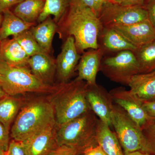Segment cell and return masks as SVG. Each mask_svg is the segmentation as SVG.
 Here are the masks:
<instances>
[{
	"mask_svg": "<svg viewBox=\"0 0 155 155\" xmlns=\"http://www.w3.org/2000/svg\"><path fill=\"white\" fill-rule=\"evenodd\" d=\"M78 155H81V154Z\"/></svg>",
	"mask_w": 155,
	"mask_h": 155,
	"instance_id": "cell-44",
	"label": "cell"
},
{
	"mask_svg": "<svg viewBox=\"0 0 155 155\" xmlns=\"http://www.w3.org/2000/svg\"><path fill=\"white\" fill-rule=\"evenodd\" d=\"M24 0H0V14L7 10H10L11 7L17 5Z\"/></svg>",
	"mask_w": 155,
	"mask_h": 155,
	"instance_id": "cell-32",
	"label": "cell"
},
{
	"mask_svg": "<svg viewBox=\"0 0 155 155\" xmlns=\"http://www.w3.org/2000/svg\"><path fill=\"white\" fill-rule=\"evenodd\" d=\"M125 155H150L148 153L141 151H136L127 153L125 154Z\"/></svg>",
	"mask_w": 155,
	"mask_h": 155,
	"instance_id": "cell-38",
	"label": "cell"
},
{
	"mask_svg": "<svg viewBox=\"0 0 155 155\" xmlns=\"http://www.w3.org/2000/svg\"><path fill=\"white\" fill-rule=\"evenodd\" d=\"M2 14V22L0 27V38L2 40L10 36H16L35 25V23L23 21L10 10L5 11Z\"/></svg>",
	"mask_w": 155,
	"mask_h": 155,
	"instance_id": "cell-21",
	"label": "cell"
},
{
	"mask_svg": "<svg viewBox=\"0 0 155 155\" xmlns=\"http://www.w3.org/2000/svg\"><path fill=\"white\" fill-rule=\"evenodd\" d=\"M97 139L98 144L107 155H125L115 132L100 119Z\"/></svg>",
	"mask_w": 155,
	"mask_h": 155,
	"instance_id": "cell-19",
	"label": "cell"
},
{
	"mask_svg": "<svg viewBox=\"0 0 155 155\" xmlns=\"http://www.w3.org/2000/svg\"><path fill=\"white\" fill-rule=\"evenodd\" d=\"M104 53L100 48L91 49L84 52L76 67L78 75L75 80L86 81L88 85L97 84V74L100 71L101 61Z\"/></svg>",
	"mask_w": 155,
	"mask_h": 155,
	"instance_id": "cell-13",
	"label": "cell"
},
{
	"mask_svg": "<svg viewBox=\"0 0 155 155\" xmlns=\"http://www.w3.org/2000/svg\"><path fill=\"white\" fill-rule=\"evenodd\" d=\"M70 4L87 7L92 9L95 13L94 0H70Z\"/></svg>",
	"mask_w": 155,
	"mask_h": 155,
	"instance_id": "cell-35",
	"label": "cell"
},
{
	"mask_svg": "<svg viewBox=\"0 0 155 155\" xmlns=\"http://www.w3.org/2000/svg\"><path fill=\"white\" fill-rule=\"evenodd\" d=\"M112 1L118 3V4H122L124 0H112Z\"/></svg>",
	"mask_w": 155,
	"mask_h": 155,
	"instance_id": "cell-41",
	"label": "cell"
},
{
	"mask_svg": "<svg viewBox=\"0 0 155 155\" xmlns=\"http://www.w3.org/2000/svg\"><path fill=\"white\" fill-rule=\"evenodd\" d=\"M45 0H24L14 8L13 13L25 22L35 23L41 14Z\"/></svg>",
	"mask_w": 155,
	"mask_h": 155,
	"instance_id": "cell-23",
	"label": "cell"
},
{
	"mask_svg": "<svg viewBox=\"0 0 155 155\" xmlns=\"http://www.w3.org/2000/svg\"><path fill=\"white\" fill-rule=\"evenodd\" d=\"M29 58L19 43L13 38L5 39L1 41L0 61L14 67H28Z\"/></svg>",
	"mask_w": 155,
	"mask_h": 155,
	"instance_id": "cell-18",
	"label": "cell"
},
{
	"mask_svg": "<svg viewBox=\"0 0 155 155\" xmlns=\"http://www.w3.org/2000/svg\"><path fill=\"white\" fill-rule=\"evenodd\" d=\"M146 0H124L121 5L127 6L144 7Z\"/></svg>",
	"mask_w": 155,
	"mask_h": 155,
	"instance_id": "cell-36",
	"label": "cell"
},
{
	"mask_svg": "<svg viewBox=\"0 0 155 155\" xmlns=\"http://www.w3.org/2000/svg\"><path fill=\"white\" fill-rule=\"evenodd\" d=\"M60 38L73 36L78 51L98 48V37L103 26L94 11L87 7L70 4L58 23Z\"/></svg>",
	"mask_w": 155,
	"mask_h": 155,
	"instance_id": "cell-1",
	"label": "cell"
},
{
	"mask_svg": "<svg viewBox=\"0 0 155 155\" xmlns=\"http://www.w3.org/2000/svg\"><path fill=\"white\" fill-rule=\"evenodd\" d=\"M130 92L143 102L155 100V70L134 75L128 83Z\"/></svg>",
	"mask_w": 155,
	"mask_h": 155,
	"instance_id": "cell-17",
	"label": "cell"
},
{
	"mask_svg": "<svg viewBox=\"0 0 155 155\" xmlns=\"http://www.w3.org/2000/svg\"><path fill=\"white\" fill-rule=\"evenodd\" d=\"M2 40L1 39V38H0V45H1V41H2Z\"/></svg>",
	"mask_w": 155,
	"mask_h": 155,
	"instance_id": "cell-43",
	"label": "cell"
},
{
	"mask_svg": "<svg viewBox=\"0 0 155 155\" xmlns=\"http://www.w3.org/2000/svg\"><path fill=\"white\" fill-rule=\"evenodd\" d=\"M58 25L51 16L29 29L38 45L45 51L51 52L53 38L58 30Z\"/></svg>",
	"mask_w": 155,
	"mask_h": 155,
	"instance_id": "cell-20",
	"label": "cell"
},
{
	"mask_svg": "<svg viewBox=\"0 0 155 155\" xmlns=\"http://www.w3.org/2000/svg\"><path fill=\"white\" fill-rule=\"evenodd\" d=\"M70 3V0H45L44 8L38 22L40 23L52 15L58 24L69 8Z\"/></svg>",
	"mask_w": 155,
	"mask_h": 155,
	"instance_id": "cell-25",
	"label": "cell"
},
{
	"mask_svg": "<svg viewBox=\"0 0 155 155\" xmlns=\"http://www.w3.org/2000/svg\"><path fill=\"white\" fill-rule=\"evenodd\" d=\"M109 27L118 31L137 48L155 40V29L149 19L131 25Z\"/></svg>",
	"mask_w": 155,
	"mask_h": 155,
	"instance_id": "cell-14",
	"label": "cell"
},
{
	"mask_svg": "<svg viewBox=\"0 0 155 155\" xmlns=\"http://www.w3.org/2000/svg\"><path fill=\"white\" fill-rule=\"evenodd\" d=\"M100 71L112 81L128 85L131 78L139 73V66L133 52L124 51L103 57Z\"/></svg>",
	"mask_w": 155,
	"mask_h": 155,
	"instance_id": "cell-7",
	"label": "cell"
},
{
	"mask_svg": "<svg viewBox=\"0 0 155 155\" xmlns=\"http://www.w3.org/2000/svg\"><path fill=\"white\" fill-rule=\"evenodd\" d=\"M143 109L148 116L152 119H155V100L151 101L143 102Z\"/></svg>",
	"mask_w": 155,
	"mask_h": 155,
	"instance_id": "cell-34",
	"label": "cell"
},
{
	"mask_svg": "<svg viewBox=\"0 0 155 155\" xmlns=\"http://www.w3.org/2000/svg\"><path fill=\"white\" fill-rule=\"evenodd\" d=\"M24 104L22 99L8 95L0 99V122L8 130Z\"/></svg>",
	"mask_w": 155,
	"mask_h": 155,
	"instance_id": "cell-22",
	"label": "cell"
},
{
	"mask_svg": "<svg viewBox=\"0 0 155 155\" xmlns=\"http://www.w3.org/2000/svg\"><path fill=\"white\" fill-rule=\"evenodd\" d=\"M8 95L4 90L3 89L2 84L0 83V99Z\"/></svg>",
	"mask_w": 155,
	"mask_h": 155,
	"instance_id": "cell-39",
	"label": "cell"
},
{
	"mask_svg": "<svg viewBox=\"0 0 155 155\" xmlns=\"http://www.w3.org/2000/svg\"><path fill=\"white\" fill-rule=\"evenodd\" d=\"M81 155H107L99 145L84 150Z\"/></svg>",
	"mask_w": 155,
	"mask_h": 155,
	"instance_id": "cell-33",
	"label": "cell"
},
{
	"mask_svg": "<svg viewBox=\"0 0 155 155\" xmlns=\"http://www.w3.org/2000/svg\"><path fill=\"white\" fill-rule=\"evenodd\" d=\"M0 83L6 94L11 96L28 92L51 94L58 86L44 83L31 73L28 67H14L2 61Z\"/></svg>",
	"mask_w": 155,
	"mask_h": 155,
	"instance_id": "cell-5",
	"label": "cell"
},
{
	"mask_svg": "<svg viewBox=\"0 0 155 155\" xmlns=\"http://www.w3.org/2000/svg\"><path fill=\"white\" fill-rule=\"evenodd\" d=\"M81 57L76 48L74 37H68L56 60L57 75L61 83L68 82L76 70Z\"/></svg>",
	"mask_w": 155,
	"mask_h": 155,
	"instance_id": "cell-10",
	"label": "cell"
},
{
	"mask_svg": "<svg viewBox=\"0 0 155 155\" xmlns=\"http://www.w3.org/2000/svg\"><path fill=\"white\" fill-rule=\"evenodd\" d=\"M6 154L7 155H28L23 142L14 139L10 141Z\"/></svg>",
	"mask_w": 155,
	"mask_h": 155,
	"instance_id": "cell-28",
	"label": "cell"
},
{
	"mask_svg": "<svg viewBox=\"0 0 155 155\" xmlns=\"http://www.w3.org/2000/svg\"><path fill=\"white\" fill-rule=\"evenodd\" d=\"M142 130L145 140L143 152L150 155H155V119H152Z\"/></svg>",
	"mask_w": 155,
	"mask_h": 155,
	"instance_id": "cell-27",
	"label": "cell"
},
{
	"mask_svg": "<svg viewBox=\"0 0 155 155\" xmlns=\"http://www.w3.org/2000/svg\"><path fill=\"white\" fill-rule=\"evenodd\" d=\"M87 98L92 110L99 119L110 127H112L111 112L114 103L109 92L97 84H88Z\"/></svg>",
	"mask_w": 155,
	"mask_h": 155,
	"instance_id": "cell-11",
	"label": "cell"
},
{
	"mask_svg": "<svg viewBox=\"0 0 155 155\" xmlns=\"http://www.w3.org/2000/svg\"><path fill=\"white\" fill-rule=\"evenodd\" d=\"M114 104L122 108L141 129L153 119L143 109V102L125 87H116L109 92Z\"/></svg>",
	"mask_w": 155,
	"mask_h": 155,
	"instance_id": "cell-9",
	"label": "cell"
},
{
	"mask_svg": "<svg viewBox=\"0 0 155 155\" xmlns=\"http://www.w3.org/2000/svg\"><path fill=\"white\" fill-rule=\"evenodd\" d=\"M98 45L104 54L124 51L134 52L137 48L118 31L111 27H102L98 37Z\"/></svg>",
	"mask_w": 155,
	"mask_h": 155,
	"instance_id": "cell-15",
	"label": "cell"
},
{
	"mask_svg": "<svg viewBox=\"0 0 155 155\" xmlns=\"http://www.w3.org/2000/svg\"><path fill=\"white\" fill-rule=\"evenodd\" d=\"M56 123L53 105L48 100H34L24 104L11 128L13 139L23 141Z\"/></svg>",
	"mask_w": 155,
	"mask_h": 155,
	"instance_id": "cell-3",
	"label": "cell"
},
{
	"mask_svg": "<svg viewBox=\"0 0 155 155\" xmlns=\"http://www.w3.org/2000/svg\"><path fill=\"white\" fill-rule=\"evenodd\" d=\"M0 155H7L6 151L2 149H0Z\"/></svg>",
	"mask_w": 155,
	"mask_h": 155,
	"instance_id": "cell-40",
	"label": "cell"
},
{
	"mask_svg": "<svg viewBox=\"0 0 155 155\" xmlns=\"http://www.w3.org/2000/svg\"><path fill=\"white\" fill-rule=\"evenodd\" d=\"M10 142V130L0 122V149L7 151Z\"/></svg>",
	"mask_w": 155,
	"mask_h": 155,
	"instance_id": "cell-30",
	"label": "cell"
},
{
	"mask_svg": "<svg viewBox=\"0 0 155 155\" xmlns=\"http://www.w3.org/2000/svg\"><path fill=\"white\" fill-rule=\"evenodd\" d=\"M144 7L147 12L149 20L155 29V0H146Z\"/></svg>",
	"mask_w": 155,
	"mask_h": 155,
	"instance_id": "cell-31",
	"label": "cell"
},
{
	"mask_svg": "<svg viewBox=\"0 0 155 155\" xmlns=\"http://www.w3.org/2000/svg\"><path fill=\"white\" fill-rule=\"evenodd\" d=\"M57 123L23 141L28 155H48L58 145Z\"/></svg>",
	"mask_w": 155,
	"mask_h": 155,
	"instance_id": "cell-12",
	"label": "cell"
},
{
	"mask_svg": "<svg viewBox=\"0 0 155 155\" xmlns=\"http://www.w3.org/2000/svg\"><path fill=\"white\" fill-rule=\"evenodd\" d=\"M88 84L84 81L75 79L60 83L49 101L55 112L56 123L62 125L92 110L87 98Z\"/></svg>",
	"mask_w": 155,
	"mask_h": 155,
	"instance_id": "cell-2",
	"label": "cell"
},
{
	"mask_svg": "<svg viewBox=\"0 0 155 155\" xmlns=\"http://www.w3.org/2000/svg\"><path fill=\"white\" fill-rule=\"evenodd\" d=\"M139 66V73L155 70V40L137 48L134 52Z\"/></svg>",
	"mask_w": 155,
	"mask_h": 155,
	"instance_id": "cell-24",
	"label": "cell"
},
{
	"mask_svg": "<svg viewBox=\"0 0 155 155\" xmlns=\"http://www.w3.org/2000/svg\"><path fill=\"white\" fill-rule=\"evenodd\" d=\"M29 57L37 54L48 53L38 45L30 31L27 30L13 37Z\"/></svg>",
	"mask_w": 155,
	"mask_h": 155,
	"instance_id": "cell-26",
	"label": "cell"
},
{
	"mask_svg": "<svg viewBox=\"0 0 155 155\" xmlns=\"http://www.w3.org/2000/svg\"><path fill=\"white\" fill-rule=\"evenodd\" d=\"M28 67L31 72L42 82L53 85L56 69V60L48 53L37 54L29 58Z\"/></svg>",
	"mask_w": 155,
	"mask_h": 155,
	"instance_id": "cell-16",
	"label": "cell"
},
{
	"mask_svg": "<svg viewBox=\"0 0 155 155\" xmlns=\"http://www.w3.org/2000/svg\"><path fill=\"white\" fill-rule=\"evenodd\" d=\"M3 20V14H0V27H1V25H2V22Z\"/></svg>",
	"mask_w": 155,
	"mask_h": 155,
	"instance_id": "cell-42",
	"label": "cell"
},
{
	"mask_svg": "<svg viewBox=\"0 0 155 155\" xmlns=\"http://www.w3.org/2000/svg\"><path fill=\"white\" fill-rule=\"evenodd\" d=\"M110 1V0H94L95 11L98 17L99 15L100 12L104 4Z\"/></svg>",
	"mask_w": 155,
	"mask_h": 155,
	"instance_id": "cell-37",
	"label": "cell"
},
{
	"mask_svg": "<svg viewBox=\"0 0 155 155\" xmlns=\"http://www.w3.org/2000/svg\"><path fill=\"white\" fill-rule=\"evenodd\" d=\"M111 117L112 127L125 154L143 151L145 140L142 130L125 110L114 103Z\"/></svg>",
	"mask_w": 155,
	"mask_h": 155,
	"instance_id": "cell-6",
	"label": "cell"
},
{
	"mask_svg": "<svg viewBox=\"0 0 155 155\" xmlns=\"http://www.w3.org/2000/svg\"><path fill=\"white\" fill-rule=\"evenodd\" d=\"M99 121L97 116L91 110L62 125H57L58 145L74 148L81 154L86 149L97 145Z\"/></svg>",
	"mask_w": 155,
	"mask_h": 155,
	"instance_id": "cell-4",
	"label": "cell"
},
{
	"mask_svg": "<svg viewBox=\"0 0 155 155\" xmlns=\"http://www.w3.org/2000/svg\"><path fill=\"white\" fill-rule=\"evenodd\" d=\"M81 154L78 150L66 145L59 146L48 155H78Z\"/></svg>",
	"mask_w": 155,
	"mask_h": 155,
	"instance_id": "cell-29",
	"label": "cell"
},
{
	"mask_svg": "<svg viewBox=\"0 0 155 155\" xmlns=\"http://www.w3.org/2000/svg\"><path fill=\"white\" fill-rule=\"evenodd\" d=\"M98 17L103 27L131 25L149 19L144 7L122 5L112 0L104 4Z\"/></svg>",
	"mask_w": 155,
	"mask_h": 155,
	"instance_id": "cell-8",
	"label": "cell"
}]
</instances>
